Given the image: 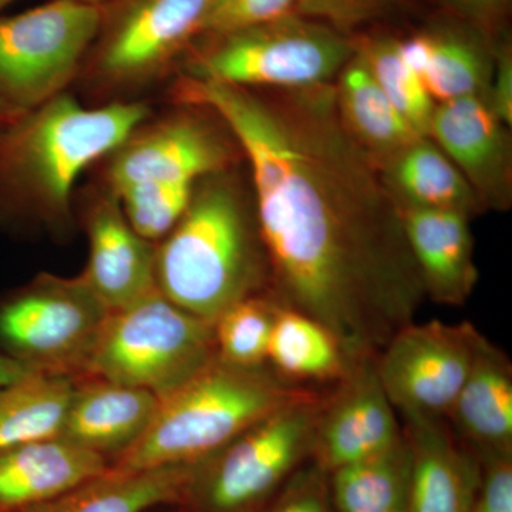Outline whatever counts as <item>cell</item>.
<instances>
[{
  "mask_svg": "<svg viewBox=\"0 0 512 512\" xmlns=\"http://www.w3.org/2000/svg\"><path fill=\"white\" fill-rule=\"evenodd\" d=\"M212 0H110L83 67L107 90L163 76L200 39Z\"/></svg>",
  "mask_w": 512,
  "mask_h": 512,
  "instance_id": "obj_10",
  "label": "cell"
},
{
  "mask_svg": "<svg viewBox=\"0 0 512 512\" xmlns=\"http://www.w3.org/2000/svg\"><path fill=\"white\" fill-rule=\"evenodd\" d=\"M259 512H335L328 473L309 460Z\"/></svg>",
  "mask_w": 512,
  "mask_h": 512,
  "instance_id": "obj_32",
  "label": "cell"
},
{
  "mask_svg": "<svg viewBox=\"0 0 512 512\" xmlns=\"http://www.w3.org/2000/svg\"><path fill=\"white\" fill-rule=\"evenodd\" d=\"M195 185L147 183L131 185L117 192L121 210L130 227L147 241L170 234L190 204Z\"/></svg>",
  "mask_w": 512,
  "mask_h": 512,
  "instance_id": "obj_30",
  "label": "cell"
},
{
  "mask_svg": "<svg viewBox=\"0 0 512 512\" xmlns=\"http://www.w3.org/2000/svg\"><path fill=\"white\" fill-rule=\"evenodd\" d=\"M298 15L296 0H212L200 39L228 35Z\"/></svg>",
  "mask_w": 512,
  "mask_h": 512,
  "instance_id": "obj_31",
  "label": "cell"
},
{
  "mask_svg": "<svg viewBox=\"0 0 512 512\" xmlns=\"http://www.w3.org/2000/svg\"><path fill=\"white\" fill-rule=\"evenodd\" d=\"M356 47L394 109L417 134L429 136L437 103L427 92L423 80L404 62L396 37L356 39Z\"/></svg>",
  "mask_w": 512,
  "mask_h": 512,
  "instance_id": "obj_28",
  "label": "cell"
},
{
  "mask_svg": "<svg viewBox=\"0 0 512 512\" xmlns=\"http://www.w3.org/2000/svg\"><path fill=\"white\" fill-rule=\"evenodd\" d=\"M16 2V0H0V13H2V10L5 8H8L10 3ZM2 16V15H0Z\"/></svg>",
  "mask_w": 512,
  "mask_h": 512,
  "instance_id": "obj_40",
  "label": "cell"
},
{
  "mask_svg": "<svg viewBox=\"0 0 512 512\" xmlns=\"http://www.w3.org/2000/svg\"><path fill=\"white\" fill-rule=\"evenodd\" d=\"M232 170L195 184L183 217L156 249L158 292L208 322L271 291L254 198Z\"/></svg>",
  "mask_w": 512,
  "mask_h": 512,
  "instance_id": "obj_3",
  "label": "cell"
},
{
  "mask_svg": "<svg viewBox=\"0 0 512 512\" xmlns=\"http://www.w3.org/2000/svg\"><path fill=\"white\" fill-rule=\"evenodd\" d=\"M446 420L474 453H512L511 360L484 335Z\"/></svg>",
  "mask_w": 512,
  "mask_h": 512,
  "instance_id": "obj_20",
  "label": "cell"
},
{
  "mask_svg": "<svg viewBox=\"0 0 512 512\" xmlns=\"http://www.w3.org/2000/svg\"><path fill=\"white\" fill-rule=\"evenodd\" d=\"M197 113L138 127L110 154L111 194L147 183L195 185L234 164V138Z\"/></svg>",
  "mask_w": 512,
  "mask_h": 512,
  "instance_id": "obj_12",
  "label": "cell"
},
{
  "mask_svg": "<svg viewBox=\"0 0 512 512\" xmlns=\"http://www.w3.org/2000/svg\"><path fill=\"white\" fill-rule=\"evenodd\" d=\"M477 457L480 476L471 512H512V453Z\"/></svg>",
  "mask_w": 512,
  "mask_h": 512,
  "instance_id": "obj_34",
  "label": "cell"
},
{
  "mask_svg": "<svg viewBox=\"0 0 512 512\" xmlns=\"http://www.w3.org/2000/svg\"><path fill=\"white\" fill-rule=\"evenodd\" d=\"M483 333L463 322H412L376 355V370L397 414L447 419Z\"/></svg>",
  "mask_w": 512,
  "mask_h": 512,
  "instance_id": "obj_11",
  "label": "cell"
},
{
  "mask_svg": "<svg viewBox=\"0 0 512 512\" xmlns=\"http://www.w3.org/2000/svg\"><path fill=\"white\" fill-rule=\"evenodd\" d=\"M20 114H22L20 111L13 109V107H10L5 101L0 100V128L5 127L10 121L15 120Z\"/></svg>",
  "mask_w": 512,
  "mask_h": 512,
  "instance_id": "obj_38",
  "label": "cell"
},
{
  "mask_svg": "<svg viewBox=\"0 0 512 512\" xmlns=\"http://www.w3.org/2000/svg\"><path fill=\"white\" fill-rule=\"evenodd\" d=\"M335 512H406L410 450L406 437L393 446L328 474Z\"/></svg>",
  "mask_w": 512,
  "mask_h": 512,
  "instance_id": "obj_27",
  "label": "cell"
},
{
  "mask_svg": "<svg viewBox=\"0 0 512 512\" xmlns=\"http://www.w3.org/2000/svg\"><path fill=\"white\" fill-rule=\"evenodd\" d=\"M508 126L485 96L437 104L429 137L456 164L484 211L512 205V148Z\"/></svg>",
  "mask_w": 512,
  "mask_h": 512,
  "instance_id": "obj_14",
  "label": "cell"
},
{
  "mask_svg": "<svg viewBox=\"0 0 512 512\" xmlns=\"http://www.w3.org/2000/svg\"><path fill=\"white\" fill-rule=\"evenodd\" d=\"M74 383L36 372L0 387V451L60 437Z\"/></svg>",
  "mask_w": 512,
  "mask_h": 512,
  "instance_id": "obj_26",
  "label": "cell"
},
{
  "mask_svg": "<svg viewBox=\"0 0 512 512\" xmlns=\"http://www.w3.org/2000/svg\"><path fill=\"white\" fill-rule=\"evenodd\" d=\"M323 394L288 404L198 463L184 504L194 512H259L311 460Z\"/></svg>",
  "mask_w": 512,
  "mask_h": 512,
  "instance_id": "obj_7",
  "label": "cell"
},
{
  "mask_svg": "<svg viewBox=\"0 0 512 512\" xmlns=\"http://www.w3.org/2000/svg\"><path fill=\"white\" fill-rule=\"evenodd\" d=\"M109 467L100 454L62 437L0 451V512L45 503Z\"/></svg>",
  "mask_w": 512,
  "mask_h": 512,
  "instance_id": "obj_19",
  "label": "cell"
},
{
  "mask_svg": "<svg viewBox=\"0 0 512 512\" xmlns=\"http://www.w3.org/2000/svg\"><path fill=\"white\" fill-rule=\"evenodd\" d=\"M485 99L505 126L512 124V50L507 40H494V66Z\"/></svg>",
  "mask_w": 512,
  "mask_h": 512,
  "instance_id": "obj_36",
  "label": "cell"
},
{
  "mask_svg": "<svg viewBox=\"0 0 512 512\" xmlns=\"http://www.w3.org/2000/svg\"><path fill=\"white\" fill-rule=\"evenodd\" d=\"M109 315L82 275L42 274L0 301V350L35 372L76 379Z\"/></svg>",
  "mask_w": 512,
  "mask_h": 512,
  "instance_id": "obj_8",
  "label": "cell"
},
{
  "mask_svg": "<svg viewBox=\"0 0 512 512\" xmlns=\"http://www.w3.org/2000/svg\"><path fill=\"white\" fill-rule=\"evenodd\" d=\"M86 227L89 261L82 278L110 312L157 291L156 248L130 227L110 191L94 202Z\"/></svg>",
  "mask_w": 512,
  "mask_h": 512,
  "instance_id": "obj_16",
  "label": "cell"
},
{
  "mask_svg": "<svg viewBox=\"0 0 512 512\" xmlns=\"http://www.w3.org/2000/svg\"><path fill=\"white\" fill-rule=\"evenodd\" d=\"M393 0H296V13L350 35L353 29L379 18Z\"/></svg>",
  "mask_w": 512,
  "mask_h": 512,
  "instance_id": "obj_33",
  "label": "cell"
},
{
  "mask_svg": "<svg viewBox=\"0 0 512 512\" xmlns=\"http://www.w3.org/2000/svg\"><path fill=\"white\" fill-rule=\"evenodd\" d=\"M377 170L399 210H451L471 218L485 212L456 164L429 136L414 138Z\"/></svg>",
  "mask_w": 512,
  "mask_h": 512,
  "instance_id": "obj_21",
  "label": "cell"
},
{
  "mask_svg": "<svg viewBox=\"0 0 512 512\" xmlns=\"http://www.w3.org/2000/svg\"><path fill=\"white\" fill-rule=\"evenodd\" d=\"M402 437L396 409L377 376L376 355L357 357L335 389L323 394L311 461L329 474L386 450Z\"/></svg>",
  "mask_w": 512,
  "mask_h": 512,
  "instance_id": "obj_13",
  "label": "cell"
},
{
  "mask_svg": "<svg viewBox=\"0 0 512 512\" xmlns=\"http://www.w3.org/2000/svg\"><path fill=\"white\" fill-rule=\"evenodd\" d=\"M79 2L90 3V5L103 6L110 0H79Z\"/></svg>",
  "mask_w": 512,
  "mask_h": 512,
  "instance_id": "obj_39",
  "label": "cell"
},
{
  "mask_svg": "<svg viewBox=\"0 0 512 512\" xmlns=\"http://www.w3.org/2000/svg\"><path fill=\"white\" fill-rule=\"evenodd\" d=\"M430 56L423 80L437 104L485 96L494 66V37L454 19L427 29Z\"/></svg>",
  "mask_w": 512,
  "mask_h": 512,
  "instance_id": "obj_25",
  "label": "cell"
},
{
  "mask_svg": "<svg viewBox=\"0 0 512 512\" xmlns=\"http://www.w3.org/2000/svg\"><path fill=\"white\" fill-rule=\"evenodd\" d=\"M204 40L188 77L258 90L333 83L356 50L352 36L299 15Z\"/></svg>",
  "mask_w": 512,
  "mask_h": 512,
  "instance_id": "obj_5",
  "label": "cell"
},
{
  "mask_svg": "<svg viewBox=\"0 0 512 512\" xmlns=\"http://www.w3.org/2000/svg\"><path fill=\"white\" fill-rule=\"evenodd\" d=\"M36 373L35 370L23 365L19 360L13 359L0 350V387L23 379V377Z\"/></svg>",
  "mask_w": 512,
  "mask_h": 512,
  "instance_id": "obj_37",
  "label": "cell"
},
{
  "mask_svg": "<svg viewBox=\"0 0 512 512\" xmlns=\"http://www.w3.org/2000/svg\"><path fill=\"white\" fill-rule=\"evenodd\" d=\"M333 96L346 133L376 167L420 137L394 109L357 47L333 82Z\"/></svg>",
  "mask_w": 512,
  "mask_h": 512,
  "instance_id": "obj_23",
  "label": "cell"
},
{
  "mask_svg": "<svg viewBox=\"0 0 512 512\" xmlns=\"http://www.w3.org/2000/svg\"><path fill=\"white\" fill-rule=\"evenodd\" d=\"M198 464L106 473L55 498L16 512H146L184 503Z\"/></svg>",
  "mask_w": 512,
  "mask_h": 512,
  "instance_id": "obj_22",
  "label": "cell"
},
{
  "mask_svg": "<svg viewBox=\"0 0 512 512\" xmlns=\"http://www.w3.org/2000/svg\"><path fill=\"white\" fill-rule=\"evenodd\" d=\"M158 404L147 390L90 377L74 383L60 437L101 457H120L146 433Z\"/></svg>",
  "mask_w": 512,
  "mask_h": 512,
  "instance_id": "obj_18",
  "label": "cell"
},
{
  "mask_svg": "<svg viewBox=\"0 0 512 512\" xmlns=\"http://www.w3.org/2000/svg\"><path fill=\"white\" fill-rule=\"evenodd\" d=\"M217 359L214 325L160 292L110 312L86 375L167 396Z\"/></svg>",
  "mask_w": 512,
  "mask_h": 512,
  "instance_id": "obj_6",
  "label": "cell"
},
{
  "mask_svg": "<svg viewBox=\"0 0 512 512\" xmlns=\"http://www.w3.org/2000/svg\"><path fill=\"white\" fill-rule=\"evenodd\" d=\"M278 301L269 293L229 306L212 322L217 357L227 365L255 369L266 365Z\"/></svg>",
  "mask_w": 512,
  "mask_h": 512,
  "instance_id": "obj_29",
  "label": "cell"
},
{
  "mask_svg": "<svg viewBox=\"0 0 512 512\" xmlns=\"http://www.w3.org/2000/svg\"><path fill=\"white\" fill-rule=\"evenodd\" d=\"M410 450L406 512H471L480 463L446 419L403 413Z\"/></svg>",
  "mask_w": 512,
  "mask_h": 512,
  "instance_id": "obj_15",
  "label": "cell"
},
{
  "mask_svg": "<svg viewBox=\"0 0 512 512\" xmlns=\"http://www.w3.org/2000/svg\"><path fill=\"white\" fill-rule=\"evenodd\" d=\"M247 158L269 295L319 320L352 359L414 322L423 285L379 170L340 123L333 83L258 90L184 77Z\"/></svg>",
  "mask_w": 512,
  "mask_h": 512,
  "instance_id": "obj_1",
  "label": "cell"
},
{
  "mask_svg": "<svg viewBox=\"0 0 512 512\" xmlns=\"http://www.w3.org/2000/svg\"><path fill=\"white\" fill-rule=\"evenodd\" d=\"M315 393L269 366L244 369L217 357L161 397L146 433L110 467L143 471L201 463L265 417Z\"/></svg>",
  "mask_w": 512,
  "mask_h": 512,
  "instance_id": "obj_4",
  "label": "cell"
},
{
  "mask_svg": "<svg viewBox=\"0 0 512 512\" xmlns=\"http://www.w3.org/2000/svg\"><path fill=\"white\" fill-rule=\"evenodd\" d=\"M400 215L426 298L441 305H464L478 281L471 217L424 208H402Z\"/></svg>",
  "mask_w": 512,
  "mask_h": 512,
  "instance_id": "obj_17",
  "label": "cell"
},
{
  "mask_svg": "<svg viewBox=\"0 0 512 512\" xmlns=\"http://www.w3.org/2000/svg\"><path fill=\"white\" fill-rule=\"evenodd\" d=\"M353 360L323 323L278 303L266 357L276 375L299 386L335 384Z\"/></svg>",
  "mask_w": 512,
  "mask_h": 512,
  "instance_id": "obj_24",
  "label": "cell"
},
{
  "mask_svg": "<svg viewBox=\"0 0 512 512\" xmlns=\"http://www.w3.org/2000/svg\"><path fill=\"white\" fill-rule=\"evenodd\" d=\"M101 15V6L50 0L0 16V100L25 113L66 93L83 72Z\"/></svg>",
  "mask_w": 512,
  "mask_h": 512,
  "instance_id": "obj_9",
  "label": "cell"
},
{
  "mask_svg": "<svg viewBox=\"0 0 512 512\" xmlns=\"http://www.w3.org/2000/svg\"><path fill=\"white\" fill-rule=\"evenodd\" d=\"M148 117L140 101L84 107L66 92L0 128V229L66 225L80 174Z\"/></svg>",
  "mask_w": 512,
  "mask_h": 512,
  "instance_id": "obj_2",
  "label": "cell"
},
{
  "mask_svg": "<svg viewBox=\"0 0 512 512\" xmlns=\"http://www.w3.org/2000/svg\"><path fill=\"white\" fill-rule=\"evenodd\" d=\"M454 19L494 37L510 12L511 0H439Z\"/></svg>",
  "mask_w": 512,
  "mask_h": 512,
  "instance_id": "obj_35",
  "label": "cell"
}]
</instances>
